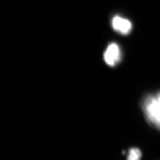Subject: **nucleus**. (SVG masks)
Returning <instances> with one entry per match:
<instances>
[{"instance_id":"f257e3e1","label":"nucleus","mask_w":160,"mask_h":160,"mask_svg":"<svg viewBox=\"0 0 160 160\" xmlns=\"http://www.w3.org/2000/svg\"><path fill=\"white\" fill-rule=\"evenodd\" d=\"M142 104L147 122L160 130V91L146 96Z\"/></svg>"},{"instance_id":"7ed1b4c3","label":"nucleus","mask_w":160,"mask_h":160,"mask_svg":"<svg viewBox=\"0 0 160 160\" xmlns=\"http://www.w3.org/2000/svg\"><path fill=\"white\" fill-rule=\"evenodd\" d=\"M112 25L115 30L124 34L129 33L132 28L131 23L129 20L118 16L113 18Z\"/></svg>"},{"instance_id":"20e7f679","label":"nucleus","mask_w":160,"mask_h":160,"mask_svg":"<svg viewBox=\"0 0 160 160\" xmlns=\"http://www.w3.org/2000/svg\"><path fill=\"white\" fill-rule=\"evenodd\" d=\"M141 150L137 148H132L129 150L128 155V159L132 160H139L142 157Z\"/></svg>"},{"instance_id":"f03ea898","label":"nucleus","mask_w":160,"mask_h":160,"mask_svg":"<svg viewBox=\"0 0 160 160\" xmlns=\"http://www.w3.org/2000/svg\"><path fill=\"white\" fill-rule=\"evenodd\" d=\"M104 60L107 65L114 66L120 62L121 52L118 46L116 44H110L104 55Z\"/></svg>"}]
</instances>
